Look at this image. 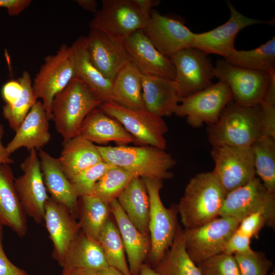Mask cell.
Instances as JSON below:
<instances>
[{"label":"cell","mask_w":275,"mask_h":275,"mask_svg":"<svg viewBox=\"0 0 275 275\" xmlns=\"http://www.w3.org/2000/svg\"><path fill=\"white\" fill-rule=\"evenodd\" d=\"M58 159L69 180L86 169L103 161L97 146L78 135L63 142V148Z\"/></svg>","instance_id":"cell-29"},{"label":"cell","mask_w":275,"mask_h":275,"mask_svg":"<svg viewBox=\"0 0 275 275\" xmlns=\"http://www.w3.org/2000/svg\"><path fill=\"white\" fill-rule=\"evenodd\" d=\"M102 102L79 79L74 77L53 98L51 112L63 142L76 136L87 116Z\"/></svg>","instance_id":"cell-4"},{"label":"cell","mask_w":275,"mask_h":275,"mask_svg":"<svg viewBox=\"0 0 275 275\" xmlns=\"http://www.w3.org/2000/svg\"><path fill=\"white\" fill-rule=\"evenodd\" d=\"M226 196L211 172L192 177L177 205L184 229L200 227L218 217Z\"/></svg>","instance_id":"cell-2"},{"label":"cell","mask_w":275,"mask_h":275,"mask_svg":"<svg viewBox=\"0 0 275 275\" xmlns=\"http://www.w3.org/2000/svg\"><path fill=\"white\" fill-rule=\"evenodd\" d=\"M87 37L78 38L70 47L74 77L80 80L102 103L112 101L113 82L105 78L91 63L87 51Z\"/></svg>","instance_id":"cell-21"},{"label":"cell","mask_w":275,"mask_h":275,"mask_svg":"<svg viewBox=\"0 0 275 275\" xmlns=\"http://www.w3.org/2000/svg\"><path fill=\"white\" fill-rule=\"evenodd\" d=\"M109 204L123 242L130 272L131 275H138L150 252V238L131 223L117 199Z\"/></svg>","instance_id":"cell-22"},{"label":"cell","mask_w":275,"mask_h":275,"mask_svg":"<svg viewBox=\"0 0 275 275\" xmlns=\"http://www.w3.org/2000/svg\"><path fill=\"white\" fill-rule=\"evenodd\" d=\"M22 92V87L18 80H11L5 83L1 91L5 104H14L20 97Z\"/></svg>","instance_id":"cell-46"},{"label":"cell","mask_w":275,"mask_h":275,"mask_svg":"<svg viewBox=\"0 0 275 275\" xmlns=\"http://www.w3.org/2000/svg\"><path fill=\"white\" fill-rule=\"evenodd\" d=\"M251 148L256 175L267 191L275 194V139L261 136Z\"/></svg>","instance_id":"cell-35"},{"label":"cell","mask_w":275,"mask_h":275,"mask_svg":"<svg viewBox=\"0 0 275 275\" xmlns=\"http://www.w3.org/2000/svg\"><path fill=\"white\" fill-rule=\"evenodd\" d=\"M214 167L211 173L227 195L256 177L251 147H212Z\"/></svg>","instance_id":"cell-10"},{"label":"cell","mask_w":275,"mask_h":275,"mask_svg":"<svg viewBox=\"0 0 275 275\" xmlns=\"http://www.w3.org/2000/svg\"><path fill=\"white\" fill-rule=\"evenodd\" d=\"M259 106L262 136L275 139V104L263 101Z\"/></svg>","instance_id":"cell-43"},{"label":"cell","mask_w":275,"mask_h":275,"mask_svg":"<svg viewBox=\"0 0 275 275\" xmlns=\"http://www.w3.org/2000/svg\"><path fill=\"white\" fill-rule=\"evenodd\" d=\"M75 2L84 9L94 14L98 11V3L95 0H76Z\"/></svg>","instance_id":"cell-51"},{"label":"cell","mask_w":275,"mask_h":275,"mask_svg":"<svg viewBox=\"0 0 275 275\" xmlns=\"http://www.w3.org/2000/svg\"><path fill=\"white\" fill-rule=\"evenodd\" d=\"M78 216L80 231L98 241L100 234L109 218V204L99 198L86 195L79 197Z\"/></svg>","instance_id":"cell-33"},{"label":"cell","mask_w":275,"mask_h":275,"mask_svg":"<svg viewBox=\"0 0 275 275\" xmlns=\"http://www.w3.org/2000/svg\"><path fill=\"white\" fill-rule=\"evenodd\" d=\"M109 266L99 242L80 231L72 243L63 270L80 268L97 272Z\"/></svg>","instance_id":"cell-30"},{"label":"cell","mask_w":275,"mask_h":275,"mask_svg":"<svg viewBox=\"0 0 275 275\" xmlns=\"http://www.w3.org/2000/svg\"><path fill=\"white\" fill-rule=\"evenodd\" d=\"M143 30L155 47L169 58L182 49L192 47L196 35L182 21L154 10H151Z\"/></svg>","instance_id":"cell-16"},{"label":"cell","mask_w":275,"mask_h":275,"mask_svg":"<svg viewBox=\"0 0 275 275\" xmlns=\"http://www.w3.org/2000/svg\"><path fill=\"white\" fill-rule=\"evenodd\" d=\"M153 268L159 275H202L186 252L180 225L172 245Z\"/></svg>","instance_id":"cell-32"},{"label":"cell","mask_w":275,"mask_h":275,"mask_svg":"<svg viewBox=\"0 0 275 275\" xmlns=\"http://www.w3.org/2000/svg\"><path fill=\"white\" fill-rule=\"evenodd\" d=\"M170 59L175 69V83L181 99L198 93L212 84L213 68L208 55L194 47L182 49Z\"/></svg>","instance_id":"cell-14"},{"label":"cell","mask_w":275,"mask_h":275,"mask_svg":"<svg viewBox=\"0 0 275 275\" xmlns=\"http://www.w3.org/2000/svg\"><path fill=\"white\" fill-rule=\"evenodd\" d=\"M38 154L44 182L50 197L76 217L78 216L79 198L62 170L58 158L42 149Z\"/></svg>","instance_id":"cell-23"},{"label":"cell","mask_w":275,"mask_h":275,"mask_svg":"<svg viewBox=\"0 0 275 275\" xmlns=\"http://www.w3.org/2000/svg\"><path fill=\"white\" fill-rule=\"evenodd\" d=\"M98 275H124L117 269L108 266L107 267L98 272Z\"/></svg>","instance_id":"cell-53"},{"label":"cell","mask_w":275,"mask_h":275,"mask_svg":"<svg viewBox=\"0 0 275 275\" xmlns=\"http://www.w3.org/2000/svg\"><path fill=\"white\" fill-rule=\"evenodd\" d=\"M22 87V92L19 99L13 104H5L3 107V115L10 127L16 131L31 108L37 101L33 89L31 75L24 71L18 79Z\"/></svg>","instance_id":"cell-38"},{"label":"cell","mask_w":275,"mask_h":275,"mask_svg":"<svg viewBox=\"0 0 275 275\" xmlns=\"http://www.w3.org/2000/svg\"><path fill=\"white\" fill-rule=\"evenodd\" d=\"M256 212L264 215L266 226L274 227L275 194L268 191L261 180L256 177L226 195L219 216L231 217L240 223Z\"/></svg>","instance_id":"cell-8"},{"label":"cell","mask_w":275,"mask_h":275,"mask_svg":"<svg viewBox=\"0 0 275 275\" xmlns=\"http://www.w3.org/2000/svg\"><path fill=\"white\" fill-rule=\"evenodd\" d=\"M145 184L149 200V233L150 252L147 263L154 267L172 245L179 226L177 205L167 208L163 205L160 190L162 181L142 178Z\"/></svg>","instance_id":"cell-5"},{"label":"cell","mask_w":275,"mask_h":275,"mask_svg":"<svg viewBox=\"0 0 275 275\" xmlns=\"http://www.w3.org/2000/svg\"><path fill=\"white\" fill-rule=\"evenodd\" d=\"M112 101L132 109H146L142 98V74L129 60L113 81Z\"/></svg>","instance_id":"cell-31"},{"label":"cell","mask_w":275,"mask_h":275,"mask_svg":"<svg viewBox=\"0 0 275 275\" xmlns=\"http://www.w3.org/2000/svg\"><path fill=\"white\" fill-rule=\"evenodd\" d=\"M272 72L237 67L224 59L217 61L213 68L214 76L227 85L232 100L249 107L259 105L265 99Z\"/></svg>","instance_id":"cell-6"},{"label":"cell","mask_w":275,"mask_h":275,"mask_svg":"<svg viewBox=\"0 0 275 275\" xmlns=\"http://www.w3.org/2000/svg\"><path fill=\"white\" fill-rule=\"evenodd\" d=\"M3 227L0 224V275H30L26 271L14 264L5 254L3 244Z\"/></svg>","instance_id":"cell-45"},{"label":"cell","mask_w":275,"mask_h":275,"mask_svg":"<svg viewBox=\"0 0 275 275\" xmlns=\"http://www.w3.org/2000/svg\"><path fill=\"white\" fill-rule=\"evenodd\" d=\"M230 90L222 81L180 100L174 114L185 117L194 128L212 125L218 120L226 106L232 100Z\"/></svg>","instance_id":"cell-9"},{"label":"cell","mask_w":275,"mask_h":275,"mask_svg":"<svg viewBox=\"0 0 275 275\" xmlns=\"http://www.w3.org/2000/svg\"><path fill=\"white\" fill-rule=\"evenodd\" d=\"M129 61L144 75L174 80L175 69L171 59L161 53L143 30L121 40Z\"/></svg>","instance_id":"cell-17"},{"label":"cell","mask_w":275,"mask_h":275,"mask_svg":"<svg viewBox=\"0 0 275 275\" xmlns=\"http://www.w3.org/2000/svg\"><path fill=\"white\" fill-rule=\"evenodd\" d=\"M196 264L202 275H241L233 255L222 253Z\"/></svg>","instance_id":"cell-40"},{"label":"cell","mask_w":275,"mask_h":275,"mask_svg":"<svg viewBox=\"0 0 275 275\" xmlns=\"http://www.w3.org/2000/svg\"><path fill=\"white\" fill-rule=\"evenodd\" d=\"M233 255L241 275H268L272 266V262L266 257L265 253L252 249Z\"/></svg>","instance_id":"cell-39"},{"label":"cell","mask_w":275,"mask_h":275,"mask_svg":"<svg viewBox=\"0 0 275 275\" xmlns=\"http://www.w3.org/2000/svg\"><path fill=\"white\" fill-rule=\"evenodd\" d=\"M32 3L30 0H0V7L6 8L10 16L19 15Z\"/></svg>","instance_id":"cell-47"},{"label":"cell","mask_w":275,"mask_h":275,"mask_svg":"<svg viewBox=\"0 0 275 275\" xmlns=\"http://www.w3.org/2000/svg\"><path fill=\"white\" fill-rule=\"evenodd\" d=\"M70 47L64 44L54 55L44 59L32 83L34 95L40 99L49 120L52 119L51 112L54 96L74 78V71L70 60Z\"/></svg>","instance_id":"cell-12"},{"label":"cell","mask_w":275,"mask_h":275,"mask_svg":"<svg viewBox=\"0 0 275 275\" xmlns=\"http://www.w3.org/2000/svg\"><path fill=\"white\" fill-rule=\"evenodd\" d=\"M138 275H159L148 264L144 263L140 268Z\"/></svg>","instance_id":"cell-52"},{"label":"cell","mask_w":275,"mask_h":275,"mask_svg":"<svg viewBox=\"0 0 275 275\" xmlns=\"http://www.w3.org/2000/svg\"><path fill=\"white\" fill-rule=\"evenodd\" d=\"M61 275H98V272L95 270L75 268L67 270H63Z\"/></svg>","instance_id":"cell-50"},{"label":"cell","mask_w":275,"mask_h":275,"mask_svg":"<svg viewBox=\"0 0 275 275\" xmlns=\"http://www.w3.org/2000/svg\"><path fill=\"white\" fill-rule=\"evenodd\" d=\"M224 60L237 67L268 73L273 72L275 71V37L251 50L235 49Z\"/></svg>","instance_id":"cell-34"},{"label":"cell","mask_w":275,"mask_h":275,"mask_svg":"<svg viewBox=\"0 0 275 275\" xmlns=\"http://www.w3.org/2000/svg\"><path fill=\"white\" fill-rule=\"evenodd\" d=\"M49 121L42 102L38 100L6 147L8 152L11 155L22 147L29 151L41 150L51 139Z\"/></svg>","instance_id":"cell-24"},{"label":"cell","mask_w":275,"mask_h":275,"mask_svg":"<svg viewBox=\"0 0 275 275\" xmlns=\"http://www.w3.org/2000/svg\"><path fill=\"white\" fill-rule=\"evenodd\" d=\"M15 177L8 164L0 165V224L7 226L19 237L26 234L25 214L14 183Z\"/></svg>","instance_id":"cell-26"},{"label":"cell","mask_w":275,"mask_h":275,"mask_svg":"<svg viewBox=\"0 0 275 275\" xmlns=\"http://www.w3.org/2000/svg\"><path fill=\"white\" fill-rule=\"evenodd\" d=\"M75 218L65 207L50 197L46 201L43 221L53 243L52 257L62 267L80 231Z\"/></svg>","instance_id":"cell-19"},{"label":"cell","mask_w":275,"mask_h":275,"mask_svg":"<svg viewBox=\"0 0 275 275\" xmlns=\"http://www.w3.org/2000/svg\"><path fill=\"white\" fill-rule=\"evenodd\" d=\"M23 174L15 178V188L25 213L39 224L44 219L45 206L49 198L41 170L40 161L36 149L20 164Z\"/></svg>","instance_id":"cell-15"},{"label":"cell","mask_w":275,"mask_h":275,"mask_svg":"<svg viewBox=\"0 0 275 275\" xmlns=\"http://www.w3.org/2000/svg\"><path fill=\"white\" fill-rule=\"evenodd\" d=\"M117 200L134 226L141 233L149 237V200L143 179L134 177Z\"/></svg>","instance_id":"cell-28"},{"label":"cell","mask_w":275,"mask_h":275,"mask_svg":"<svg viewBox=\"0 0 275 275\" xmlns=\"http://www.w3.org/2000/svg\"><path fill=\"white\" fill-rule=\"evenodd\" d=\"M97 148L103 161L135 177L163 181L173 176L171 170L176 162L165 149L149 145L97 146Z\"/></svg>","instance_id":"cell-1"},{"label":"cell","mask_w":275,"mask_h":275,"mask_svg":"<svg viewBox=\"0 0 275 275\" xmlns=\"http://www.w3.org/2000/svg\"><path fill=\"white\" fill-rule=\"evenodd\" d=\"M4 133V128L3 125L0 124V165L10 164L14 162L13 159L10 156V154L8 152L6 147L4 146L2 143Z\"/></svg>","instance_id":"cell-49"},{"label":"cell","mask_w":275,"mask_h":275,"mask_svg":"<svg viewBox=\"0 0 275 275\" xmlns=\"http://www.w3.org/2000/svg\"><path fill=\"white\" fill-rule=\"evenodd\" d=\"M227 4L230 11L229 19L212 30L196 33L192 47L207 55L215 54L225 59L236 49L234 40L241 30L251 25L269 23L248 17L236 10L230 2L228 1Z\"/></svg>","instance_id":"cell-18"},{"label":"cell","mask_w":275,"mask_h":275,"mask_svg":"<svg viewBox=\"0 0 275 275\" xmlns=\"http://www.w3.org/2000/svg\"><path fill=\"white\" fill-rule=\"evenodd\" d=\"M86 48L93 65L113 82L129 60L121 41L98 30L90 29L87 37Z\"/></svg>","instance_id":"cell-20"},{"label":"cell","mask_w":275,"mask_h":275,"mask_svg":"<svg viewBox=\"0 0 275 275\" xmlns=\"http://www.w3.org/2000/svg\"><path fill=\"white\" fill-rule=\"evenodd\" d=\"M141 12L147 18H149L152 8L158 6L159 0H133Z\"/></svg>","instance_id":"cell-48"},{"label":"cell","mask_w":275,"mask_h":275,"mask_svg":"<svg viewBox=\"0 0 275 275\" xmlns=\"http://www.w3.org/2000/svg\"><path fill=\"white\" fill-rule=\"evenodd\" d=\"M251 238L238 232L236 230L227 242L223 253L234 255L251 250Z\"/></svg>","instance_id":"cell-44"},{"label":"cell","mask_w":275,"mask_h":275,"mask_svg":"<svg viewBox=\"0 0 275 275\" xmlns=\"http://www.w3.org/2000/svg\"><path fill=\"white\" fill-rule=\"evenodd\" d=\"M98 241L103 250L108 265L117 269L124 275H131L119 231L117 225L110 218L102 229Z\"/></svg>","instance_id":"cell-36"},{"label":"cell","mask_w":275,"mask_h":275,"mask_svg":"<svg viewBox=\"0 0 275 275\" xmlns=\"http://www.w3.org/2000/svg\"><path fill=\"white\" fill-rule=\"evenodd\" d=\"M112 166L102 161L86 169L69 179L78 197L90 194L96 183Z\"/></svg>","instance_id":"cell-41"},{"label":"cell","mask_w":275,"mask_h":275,"mask_svg":"<svg viewBox=\"0 0 275 275\" xmlns=\"http://www.w3.org/2000/svg\"><path fill=\"white\" fill-rule=\"evenodd\" d=\"M135 177L125 170L112 166L96 183L90 195L109 204L118 198Z\"/></svg>","instance_id":"cell-37"},{"label":"cell","mask_w":275,"mask_h":275,"mask_svg":"<svg viewBox=\"0 0 275 275\" xmlns=\"http://www.w3.org/2000/svg\"><path fill=\"white\" fill-rule=\"evenodd\" d=\"M207 132L212 147H251L262 136L259 106H244L232 100Z\"/></svg>","instance_id":"cell-3"},{"label":"cell","mask_w":275,"mask_h":275,"mask_svg":"<svg viewBox=\"0 0 275 275\" xmlns=\"http://www.w3.org/2000/svg\"><path fill=\"white\" fill-rule=\"evenodd\" d=\"M77 135L99 144L114 142L118 145H137L136 140L116 119L99 107L93 109L81 123Z\"/></svg>","instance_id":"cell-25"},{"label":"cell","mask_w":275,"mask_h":275,"mask_svg":"<svg viewBox=\"0 0 275 275\" xmlns=\"http://www.w3.org/2000/svg\"><path fill=\"white\" fill-rule=\"evenodd\" d=\"M268 275H275V271H274V269L273 271H272L269 274H268Z\"/></svg>","instance_id":"cell-54"},{"label":"cell","mask_w":275,"mask_h":275,"mask_svg":"<svg viewBox=\"0 0 275 275\" xmlns=\"http://www.w3.org/2000/svg\"><path fill=\"white\" fill-rule=\"evenodd\" d=\"M239 223L229 216H218L200 227L184 229L186 252L196 264L224 252Z\"/></svg>","instance_id":"cell-11"},{"label":"cell","mask_w":275,"mask_h":275,"mask_svg":"<svg viewBox=\"0 0 275 275\" xmlns=\"http://www.w3.org/2000/svg\"><path fill=\"white\" fill-rule=\"evenodd\" d=\"M101 2L102 8L94 14L89 27L113 38L121 41L134 32L143 30L149 18L141 12L133 0Z\"/></svg>","instance_id":"cell-13"},{"label":"cell","mask_w":275,"mask_h":275,"mask_svg":"<svg viewBox=\"0 0 275 275\" xmlns=\"http://www.w3.org/2000/svg\"><path fill=\"white\" fill-rule=\"evenodd\" d=\"M142 88L146 110L161 118L174 114L180 100L174 80L142 74Z\"/></svg>","instance_id":"cell-27"},{"label":"cell","mask_w":275,"mask_h":275,"mask_svg":"<svg viewBox=\"0 0 275 275\" xmlns=\"http://www.w3.org/2000/svg\"><path fill=\"white\" fill-rule=\"evenodd\" d=\"M266 226V221L261 212L252 213L243 218L236 231L251 239L257 238L261 229Z\"/></svg>","instance_id":"cell-42"},{"label":"cell","mask_w":275,"mask_h":275,"mask_svg":"<svg viewBox=\"0 0 275 275\" xmlns=\"http://www.w3.org/2000/svg\"><path fill=\"white\" fill-rule=\"evenodd\" d=\"M99 107L118 121L134 137L138 145H149L166 149L164 135L168 131V127L162 118L146 109H132L113 101L102 103Z\"/></svg>","instance_id":"cell-7"}]
</instances>
